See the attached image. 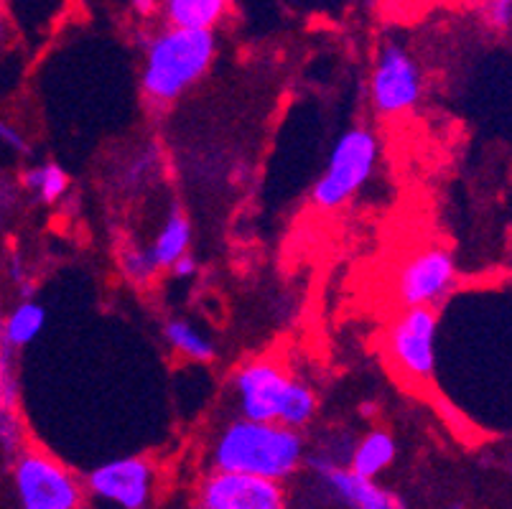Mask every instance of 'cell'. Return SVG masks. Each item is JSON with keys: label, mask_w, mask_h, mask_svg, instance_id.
Returning <instances> with one entry per match:
<instances>
[{"label": "cell", "mask_w": 512, "mask_h": 509, "mask_svg": "<svg viewBox=\"0 0 512 509\" xmlns=\"http://www.w3.org/2000/svg\"><path fill=\"white\" fill-rule=\"evenodd\" d=\"M306 461V438L281 423L227 420L209 448L212 471L248 474L283 484Z\"/></svg>", "instance_id": "cell-1"}, {"label": "cell", "mask_w": 512, "mask_h": 509, "mask_svg": "<svg viewBox=\"0 0 512 509\" xmlns=\"http://www.w3.org/2000/svg\"><path fill=\"white\" fill-rule=\"evenodd\" d=\"M217 56L214 31L164 26L146 39L141 69L143 100L166 110L209 74Z\"/></svg>", "instance_id": "cell-2"}, {"label": "cell", "mask_w": 512, "mask_h": 509, "mask_svg": "<svg viewBox=\"0 0 512 509\" xmlns=\"http://www.w3.org/2000/svg\"><path fill=\"white\" fill-rule=\"evenodd\" d=\"M380 158V140L367 125H352L332 146L329 161L311 189V202L321 212L344 207L372 179Z\"/></svg>", "instance_id": "cell-3"}, {"label": "cell", "mask_w": 512, "mask_h": 509, "mask_svg": "<svg viewBox=\"0 0 512 509\" xmlns=\"http://www.w3.org/2000/svg\"><path fill=\"white\" fill-rule=\"evenodd\" d=\"M18 509H79L85 484L69 466L39 448H23L11 461Z\"/></svg>", "instance_id": "cell-4"}, {"label": "cell", "mask_w": 512, "mask_h": 509, "mask_svg": "<svg viewBox=\"0 0 512 509\" xmlns=\"http://www.w3.org/2000/svg\"><path fill=\"white\" fill-rule=\"evenodd\" d=\"M385 352L400 377L431 382L439 362V311L403 308L385 331Z\"/></svg>", "instance_id": "cell-5"}, {"label": "cell", "mask_w": 512, "mask_h": 509, "mask_svg": "<svg viewBox=\"0 0 512 509\" xmlns=\"http://www.w3.org/2000/svg\"><path fill=\"white\" fill-rule=\"evenodd\" d=\"M423 97V74L411 51L398 41L380 46L370 72L372 110L385 120L403 118Z\"/></svg>", "instance_id": "cell-6"}, {"label": "cell", "mask_w": 512, "mask_h": 509, "mask_svg": "<svg viewBox=\"0 0 512 509\" xmlns=\"http://www.w3.org/2000/svg\"><path fill=\"white\" fill-rule=\"evenodd\" d=\"M459 268L446 247H421L403 260L395 275V301L400 308H439L454 293Z\"/></svg>", "instance_id": "cell-7"}, {"label": "cell", "mask_w": 512, "mask_h": 509, "mask_svg": "<svg viewBox=\"0 0 512 509\" xmlns=\"http://www.w3.org/2000/svg\"><path fill=\"white\" fill-rule=\"evenodd\" d=\"M293 380L296 377L276 357H255L240 364L232 375L240 418L278 423Z\"/></svg>", "instance_id": "cell-8"}, {"label": "cell", "mask_w": 512, "mask_h": 509, "mask_svg": "<svg viewBox=\"0 0 512 509\" xmlns=\"http://www.w3.org/2000/svg\"><path fill=\"white\" fill-rule=\"evenodd\" d=\"M156 464L146 456H118L85 476L92 497L118 509H146L156 492Z\"/></svg>", "instance_id": "cell-9"}, {"label": "cell", "mask_w": 512, "mask_h": 509, "mask_svg": "<svg viewBox=\"0 0 512 509\" xmlns=\"http://www.w3.org/2000/svg\"><path fill=\"white\" fill-rule=\"evenodd\" d=\"M197 509H286V489L260 476L209 471L197 487Z\"/></svg>", "instance_id": "cell-10"}, {"label": "cell", "mask_w": 512, "mask_h": 509, "mask_svg": "<svg viewBox=\"0 0 512 509\" xmlns=\"http://www.w3.org/2000/svg\"><path fill=\"white\" fill-rule=\"evenodd\" d=\"M309 466L319 476V484L329 492V497L337 499V504L347 509H406L398 494L388 492L375 479L357 476L342 464H329V461L311 456Z\"/></svg>", "instance_id": "cell-11"}, {"label": "cell", "mask_w": 512, "mask_h": 509, "mask_svg": "<svg viewBox=\"0 0 512 509\" xmlns=\"http://www.w3.org/2000/svg\"><path fill=\"white\" fill-rule=\"evenodd\" d=\"M395 456H398V443H395L393 433L385 428H372L349 448L347 469L365 479H377L395 464Z\"/></svg>", "instance_id": "cell-12"}, {"label": "cell", "mask_w": 512, "mask_h": 509, "mask_svg": "<svg viewBox=\"0 0 512 509\" xmlns=\"http://www.w3.org/2000/svg\"><path fill=\"white\" fill-rule=\"evenodd\" d=\"M232 0H161V16L171 28L214 31L230 13Z\"/></svg>", "instance_id": "cell-13"}, {"label": "cell", "mask_w": 512, "mask_h": 509, "mask_svg": "<svg viewBox=\"0 0 512 509\" xmlns=\"http://www.w3.org/2000/svg\"><path fill=\"white\" fill-rule=\"evenodd\" d=\"M192 219L186 217L184 209L174 207L166 214L164 224L158 227L156 237L148 247H151L153 263L158 270H169L171 265L179 258L189 255V247H192Z\"/></svg>", "instance_id": "cell-14"}, {"label": "cell", "mask_w": 512, "mask_h": 509, "mask_svg": "<svg viewBox=\"0 0 512 509\" xmlns=\"http://www.w3.org/2000/svg\"><path fill=\"white\" fill-rule=\"evenodd\" d=\"M46 326V308L34 298H23L0 319V342L21 352L39 339Z\"/></svg>", "instance_id": "cell-15"}, {"label": "cell", "mask_w": 512, "mask_h": 509, "mask_svg": "<svg viewBox=\"0 0 512 509\" xmlns=\"http://www.w3.org/2000/svg\"><path fill=\"white\" fill-rule=\"evenodd\" d=\"M164 342L189 362L207 364L217 359V347H214L212 336L204 334L197 324L181 319V316L164 321Z\"/></svg>", "instance_id": "cell-16"}, {"label": "cell", "mask_w": 512, "mask_h": 509, "mask_svg": "<svg viewBox=\"0 0 512 509\" xmlns=\"http://www.w3.org/2000/svg\"><path fill=\"white\" fill-rule=\"evenodd\" d=\"M72 179H69L67 168L59 166L57 161H44L29 166L21 174V189L29 191L39 204H59L67 196Z\"/></svg>", "instance_id": "cell-17"}, {"label": "cell", "mask_w": 512, "mask_h": 509, "mask_svg": "<svg viewBox=\"0 0 512 509\" xmlns=\"http://www.w3.org/2000/svg\"><path fill=\"white\" fill-rule=\"evenodd\" d=\"M316 408H319V400H316V392L306 385L304 380H293L291 392H288L286 403H283L281 418L278 423L286 428H293V431H304L314 420Z\"/></svg>", "instance_id": "cell-18"}, {"label": "cell", "mask_w": 512, "mask_h": 509, "mask_svg": "<svg viewBox=\"0 0 512 509\" xmlns=\"http://www.w3.org/2000/svg\"><path fill=\"white\" fill-rule=\"evenodd\" d=\"M118 265L120 273H123L130 283H138V286L151 283V280L161 273V270L156 268V263H153L151 247L136 245V242H133V245H125L123 250H120Z\"/></svg>", "instance_id": "cell-19"}, {"label": "cell", "mask_w": 512, "mask_h": 509, "mask_svg": "<svg viewBox=\"0 0 512 509\" xmlns=\"http://www.w3.org/2000/svg\"><path fill=\"white\" fill-rule=\"evenodd\" d=\"M0 405L21 410V377H18V352L0 342Z\"/></svg>", "instance_id": "cell-20"}, {"label": "cell", "mask_w": 512, "mask_h": 509, "mask_svg": "<svg viewBox=\"0 0 512 509\" xmlns=\"http://www.w3.org/2000/svg\"><path fill=\"white\" fill-rule=\"evenodd\" d=\"M23 448H26V426L21 420V410H8L0 405V456L13 461Z\"/></svg>", "instance_id": "cell-21"}, {"label": "cell", "mask_w": 512, "mask_h": 509, "mask_svg": "<svg viewBox=\"0 0 512 509\" xmlns=\"http://www.w3.org/2000/svg\"><path fill=\"white\" fill-rule=\"evenodd\" d=\"M482 21L497 34H507L512 26V0H482Z\"/></svg>", "instance_id": "cell-22"}, {"label": "cell", "mask_w": 512, "mask_h": 509, "mask_svg": "<svg viewBox=\"0 0 512 509\" xmlns=\"http://www.w3.org/2000/svg\"><path fill=\"white\" fill-rule=\"evenodd\" d=\"M0 146L8 148V151L18 153V156H31V143L29 138L21 133L13 123L0 118Z\"/></svg>", "instance_id": "cell-23"}, {"label": "cell", "mask_w": 512, "mask_h": 509, "mask_svg": "<svg viewBox=\"0 0 512 509\" xmlns=\"http://www.w3.org/2000/svg\"><path fill=\"white\" fill-rule=\"evenodd\" d=\"M16 194L18 191L13 186V181L0 176V227H3L6 217H11V209L16 207Z\"/></svg>", "instance_id": "cell-24"}, {"label": "cell", "mask_w": 512, "mask_h": 509, "mask_svg": "<svg viewBox=\"0 0 512 509\" xmlns=\"http://www.w3.org/2000/svg\"><path fill=\"white\" fill-rule=\"evenodd\" d=\"M169 270H171V275H174V278L186 280V278H192V275H197L199 265H197V260L192 258V255H184V258L176 260V263L171 265Z\"/></svg>", "instance_id": "cell-25"}, {"label": "cell", "mask_w": 512, "mask_h": 509, "mask_svg": "<svg viewBox=\"0 0 512 509\" xmlns=\"http://www.w3.org/2000/svg\"><path fill=\"white\" fill-rule=\"evenodd\" d=\"M130 6H133V11L141 18H151L161 8V0H130Z\"/></svg>", "instance_id": "cell-26"}, {"label": "cell", "mask_w": 512, "mask_h": 509, "mask_svg": "<svg viewBox=\"0 0 512 509\" xmlns=\"http://www.w3.org/2000/svg\"><path fill=\"white\" fill-rule=\"evenodd\" d=\"M395 6L398 8H406V6H413V3H416V0H393Z\"/></svg>", "instance_id": "cell-27"}, {"label": "cell", "mask_w": 512, "mask_h": 509, "mask_svg": "<svg viewBox=\"0 0 512 509\" xmlns=\"http://www.w3.org/2000/svg\"><path fill=\"white\" fill-rule=\"evenodd\" d=\"M6 39V26H3V21H0V41Z\"/></svg>", "instance_id": "cell-28"}]
</instances>
